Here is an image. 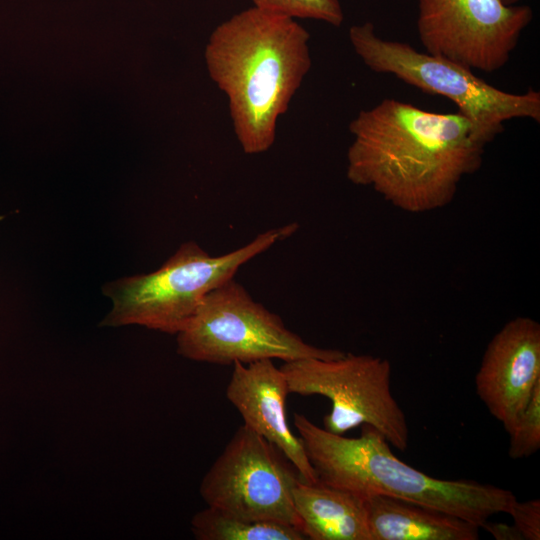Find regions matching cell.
I'll return each mask as SVG.
<instances>
[{
	"label": "cell",
	"mask_w": 540,
	"mask_h": 540,
	"mask_svg": "<svg viewBox=\"0 0 540 540\" xmlns=\"http://www.w3.org/2000/svg\"><path fill=\"white\" fill-rule=\"evenodd\" d=\"M347 178L393 206L423 213L448 205L482 165L486 144L461 113H437L393 98L350 122Z\"/></svg>",
	"instance_id": "cell-1"
},
{
	"label": "cell",
	"mask_w": 540,
	"mask_h": 540,
	"mask_svg": "<svg viewBox=\"0 0 540 540\" xmlns=\"http://www.w3.org/2000/svg\"><path fill=\"white\" fill-rule=\"evenodd\" d=\"M309 39L295 18L255 6L210 35L206 66L228 98L234 132L246 154L273 145L277 121L311 68Z\"/></svg>",
	"instance_id": "cell-2"
},
{
	"label": "cell",
	"mask_w": 540,
	"mask_h": 540,
	"mask_svg": "<svg viewBox=\"0 0 540 540\" xmlns=\"http://www.w3.org/2000/svg\"><path fill=\"white\" fill-rule=\"evenodd\" d=\"M294 426L317 479L363 498L381 494L414 502L479 528L493 515L508 514L517 500L504 488L438 479L415 469L398 459L387 440L369 425L361 426L359 437H345L295 413Z\"/></svg>",
	"instance_id": "cell-3"
},
{
	"label": "cell",
	"mask_w": 540,
	"mask_h": 540,
	"mask_svg": "<svg viewBox=\"0 0 540 540\" xmlns=\"http://www.w3.org/2000/svg\"><path fill=\"white\" fill-rule=\"evenodd\" d=\"M297 229V223L269 229L248 244L219 256H211L196 242L187 241L156 271L104 285L103 293L113 305L100 325H140L177 335L209 292L233 279L242 265Z\"/></svg>",
	"instance_id": "cell-4"
},
{
	"label": "cell",
	"mask_w": 540,
	"mask_h": 540,
	"mask_svg": "<svg viewBox=\"0 0 540 540\" xmlns=\"http://www.w3.org/2000/svg\"><path fill=\"white\" fill-rule=\"evenodd\" d=\"M355 53L374 72L391 74L425 93L452 101L487 145L504 131L505 122L525 118L540 122V93L498 89L473 70L447 58L420 52L409 43L379 37L373 24L349 29Z\"/></svg>",
	"instance_id": "cell-5"
},
{
	"label": "cell",
	"mask_w": 540,
	"mask_h": 540,
	"mask_svg": "<svg viewBox=\"0 0 540 540\" xmlns=\"http://www.w3.org/2000/svg\"><path fill=\"white\" fill-rule=\"evenodd\" d=\"M177 352L189 360L219 365L263 359H334L345 354L304 341L234 278L206 295L188 325L177 334Z\"/></svg>",
	"instance_id": "cell-6"
},
{
	"label": "cell",
	"mask_w": 540,
	"mask_h": 540,
	"mask_svg": "<svg viewBox=\"0 0 540 540\" xmlns=\"http://www.w3.org/2000/svg\"><path fill=\"white\" fill-rule=\"evenodd\" d=\"M280 369L290 393L321 395L331 402L324 429L339 435L362 425L376 429L389 444L405 451L408 422L391 390L387 359L346 353L334 359L305 358L284 362Z\"/></svg>",
	"instance_id": "cell-7"
},
{
	"label": "cell",
	"mask_w": 540,
	"mask_h": 540,
	"mask_svg": "<svg viewBox=\"0 0 540 540\" xmlns=\"http://www.w3.org/2000/svg\"><path fill=\"white\" fill-rule=\"evenodd\" d=\"M300 480L276 446L243 424L203 477L199 491L207 506L224 513L300 530L293 498Z\"/></svg>",
	"instance_id": "cell-8"
},
{
	"label": "cell",
	"mask_w": 540,
	"mask_h": 540,
	"mask_svg": "<svg viewBox=\"0 0 540 540\" xmlns=\"http://www.w3.org/2000/svg\"><path fill=\"white\" fill-rule=\"evenodd\" d=\"M417 30L426 52L494 72L509 61L533 11L501 0H419Z\"/></svg>",
	"instance_id": "cell-9"
},
{
	"label": "cell",
	"mask_w": 540,
	"mask_h": 540,
	"mask_svg": "<svg viewBox=\"0 0 540 540\" xmlns=\"http://www.w3.org/2000/svg\"><path fill=\"white\" fill-rule=\"evenodd\" d=\"M540 384V325L508 321L490 340L475 376L476 393L508 433Z\"/></svg>",
	"instance_id": "cell-10"
},
{
	"label": "cell",
	"mask_w": 540,
	"mask_h": 540,
	"mask_svg": "<svg viewBox=\"0 0 540 540\" xmlns=\"http://www.w3.org/2000/svg\"><path fill=\"white\" fill-rule=\"evenodd\" d=\"M226 388L228 401L236 408L243 424L276 446L293 464L305 482H316L303 444L287 421L288 382L273 360L249 364L235 362Z\"/></svg>",
	"instance_id": "cell-11"
},
{
	"label": "cell",
	"mask_w": 540,
	"mask_h": 540,
	"mask_svg": "<svg viewBox=\"0 0 540 540\" xmlns=\"http://www.w3.org/2000/svg\"><path fill=\"white\" fill-rule=\"evenodd\" d=\"M372 540H477L479 527L459 517L398 498H365Z\"/></svg>",
	"instance_id": "cell-12"
},
{
	"label": "cell",
	"mask_w": 540,
	"mask_h": 540,
	"mask_svg": "<svg viewBox=\"0 0 540 540\" xmlns=\"http://www.w3.org/2000/svg\"><path fill=\"white\" fill-rule=\"evenodd\" d=\"M300 530L311 540H372L365 498L319 480H300L293 491Z\"/></svg>",
	"instance_id": "cell-13"
},
{
	"label": "cell",
	"mask_w": 540,
	"mask_h": 540,
	"mask_svg": "<svg viewBox=\"0 0 540 540\" xmlns=\"http://www.w3.org/2000/svg\"><path fill=\"white\" fill-rule=\"evenodd\" d=\"M191 530L198 540H305L295 526L251 521L207 506L191 520Z\"/></svg>",
	"instance_id": "cell-14"
},
{
	"label": "cell",
	"mask_w": 540,
	"mask_h": 540,
	"mask_svg": "<svg viewBox=\"0 0 540 540\" xmlns=\"http://www.w3.org/2000/svg\"><path fill=\"white\" fill-rule=\"evenodd\" d=\"M254 6L292 18H306L339 27L344 13L339 0H252Z\"/></svg>",
	"instance_id": "cell-15"
},
{
	"label": "cell",
	"mask_w": 540,
	"mask_h": 540,
	"mask_svg": "<svg viewBox=\"0 0 540 540\" xmlns=\"http://www.w3.org/2000/svg\"><path fill=\"white\" fill-rule=\"evenodd\" d=\"M508 454L512 459L533 455L540 448V384L508 432Z\"/></svg>",
	"instance_id": "cell-16"
},
{
	"label": "cell",
	"mask_w": 540,
	"mask_h": 540,
	"mask_svg": "<svg viewBox=\"0 0 540 540\" xmlns=\"http://www.w3.org/2000/svg\"><path fill=\"white\" fill-rule=\"evenodd\" d=\"M508 514L514 520V526L520 532L523 540L540 539V501L533 499L525 502L517 500L511 506Z\"/></svg>",
	"instance_id": "cell-17"
},
{
	"label": "cell",
	"mask_w": 540,
	"mask_h": 540,
	"mask_svg": "<svg viewBox=\"0 0 540 540\" xmlns=\"http://www.w3.org/2000/svg\"><path fill=\"white\" fill-rule=\"evenodd\" d=\"M497 540H523L518 529L506 523H493L486 521L482 527Z\"/></svg>",
	"instance_id": "cell-18"
},
{
	"label": "cell",
	"mask_w": 540,
	"mask_h": 540,
	"mask_svg": "<svg viewBox=\"0 0 540 540\" xmlns=\"http://www.w3.org/2000/svg\"><path fill=\"white\" fill-rule=\"evenodd\" d=\"M504 4L506 5H515L517 4L520 0H501Z\"/></svg>",
	"instance_id": "cell-19"
}]
</instances>
